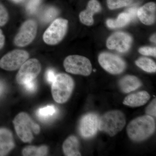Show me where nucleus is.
<instances>
[{
	"mask_svg": "<svg viewBox=\"0 0 156 156\" xmlns=\"http://www.w3.org/2000/svg\"><path fill=\"white\" fill-rule=\"evenodd\" d=\"M155 128L154 118L147 115L131 121L127 126V131L130 139L135 142H140L152 135Z\"/></svg>",
	"mask_w": 156,
	"mask_h": 156,
	"instance_id": "obj_1",
	"label": "nucleus"
},
{
	"mask_svg": "<svg viewBox=\"0 0 156 156\" xmlns=\"http://www.w3.org/2000/svg\"><path fill=\"white\" fill-rule=\"evenodd\" d=\"M14 128L17 135L23 142L30 143L34 139V134L40 132V127L27 113L20 112L13 121Z\"/></svg>",
	"mask_w": 156,
	"mask_h": 156,
	"instance_id": "obj_2",
	"label": "nucleus"
},
{
	"mask_svg": "<svg viewBox=\"0 0 156 156\" xmlns=\"http://www.w3.org/2000/svg\"><path fill=\"white\" fill-rule=\"evenodd\" d=\"M126 124V117L123 112L112 111L99 117L98 130L113 136L122 131Z\"/></svg>",
	"mask_w": 156,
	"mask_h": 156,
	"instance_id": "obj_3",
	"label": "nucleus"
},
{
	"mask_svg": "<svg viewBox=\"0 0 156 156\" xmlns=\"http://www.w3.org/2000/svg\"><path fill=\"white\" fill-rule=\"evenodd\" d=\"M52 95L58 103H63L69 99L74 87L72 78L68 75L59 73L56 75L52 83Z\"/></svg>",
	"mask_w": 156,
	"mask_h": 156,
	"instance_id": "obj_4",
	"label": "nucleus"
},
{
	"mask_svg": "<svg viewBox=\"0 0 156 156\" xmlns=\"http://www.w3.org/2000/svg\"><path fill=\"white\" fill-rule=\"evenodd\" d=\"M63 65L67 72L74 74L87 76L92 71L90 60L86 57L79 55L67 56L64 60Z\"/></svg>",
	"mask_w": 156,
	"mask_h": 156,
	"instance_id": "obj_5",
	"label": "nucleus"
},
{
	"mask_svg": "<svg viewBox=\"0 0 156 156\" xmlns=\"http://www.w3.org/2000/svg\"><path fill=\"white\" fill-rule=\"evenodd\" d=\"M68 23L66 20L57 19L45 31L43 35L44 41L49 45H55L61 41L67 31Z\"/></svg>",
	"mask_w": 156,
	"mask_h": 156,
	"instance_id": "obj_6",
	"label": "nucleus"
},
{
	"mask_svg": "<svg viewBox=\"0 0 156 156\" xmlns=\"http://www.w3.org/2000/svg\"><path fill=\"white\" fill-rule=\"evenodd\" d=\"M41 69V63L36 58L26 61L20 66L16 76L17 83L23 85L27 82L34 80Z\"/></svg>",
	"mask_w": 156,
	"mask_h": 156,
	"instance_id": "obj_7",
	"label": "nucleus"
},
{
	"mask_svg": "<svg viewBox=\"0 0 156 156\" xmlns=\"http://www.w3.org/2000/svg\"><path fill=\"white\" fill-rule=\"evenodd\" d=\"M29 55L24 50H13L6 54L0 60V67L8 71L18 69L29 58Z\"/></svg>",
	"mask_w": 156,
	"mask_h": 156,
	"instance_id": "obj_8",
	"label": "nucleus"
},
{
	"mask_svg": "<svg viewBox=\"0 0 156 156\" xmlns=\"http://www.w3.org/2000/svg\"><path fill=\"white\" fill-rule=\"evenodd\" d=\"M98 62L104 69L112 74L122 73L126 67V62L121 57L110 53H101Z\"/></svg>",
	"mask_w": 156,
	"mask_h": 156,
	"instance_id": "obj_9",
	"label": "nucleus"
},
{
	"mask_svg": "<svg viewBox=\"0 0 156 156\" xmlns=\"http://www.w3.org/2000/svg\"><path fill=\"white\" fill-rule=\"evenodd\" d=\"M37 32V24L35 21L33 20H27L14 38V44L20 47L27 46L34 41Z\"/></svg>",
	"mask_w": 156,
	"mask_h": 156,
	"instance_id": "obj_10",
	"label": "nucleus"
},
{
	"mask_svg": "<svg viewBox=\"0 0 156 156\" xmlns=\"http://www.w3.org/2000/svg\"><path fill=\"white\" fill-rule=\"evenodd\" d=\"M132 42V37L130 35L122 32H118L109 37L106 41V46L110 50L125 53L131 48Z\"/></svg>",
	"mask_w": 156,
	"mask_h": 156,
	"instance_id": "obj_11",
	"label": "nucleus"
},
{
	"mask_svg": "<svg viewBox=\"0 0 156 156\" xmlns=\"http://www.w3.org/2000/svg\"><path fill=\"white\" fill-rule=\"evenodd\" d=\"M98 115L92 113L82 117L79 128L81 136L85 138L94 136L98 130Z\"/></svg>",
	"mask_w": 156,
	"mask_h": 156,
	"instance_id": "obj_12",
	"label": "nucleus"
},
{
	"mask_svg": "<svg viewBox=\"0 0 156 156\" xmlns=\"http://www.w3.org/2000/svg\"><path fill=\"white\" fill-rule=\"evenodd\" d=\"M156 11L155 3H148L138 9L137 16L145 25H151L155 21Z\"/></svg>",
	"mask_w": 156,
	"mask_h": 156,
	"instance_id": "obj_13",
	"label": "nucleus"
},
{
	"mask_svg": "<svg viewBox=\"0 0 156 156\" xmlns=\"http://www.w3.org/2000/svg\"><path fill=\"white\" fill-rule=\"evenodd\" d=\"M101 10L100 3L97 0H90L88 3L87 9L80 14L81 22L85 25L91 26L94 23L93 16Z\"/></svg>",
	"mask_w": 156,
	"mask_h": 156,
	"instance_id": "obj_14",
	"label": "nucleus"
},
{
	"mask_svg": "<svg viewBox=\"0 0 156 156\" xmlns=\"http://www.w3.org/2000/svg\"><path fill=\"white\" fill-rule=\"evenodd\" d=\"M14 145L12 132L7 128H0V156L7 155Z\"/></svg>",
	"mask_w": 156,
	"mask_h": 156,
	"instance_id": "obj_15",
	"label": "nucleus"
},
{
	"mask_svg": "<svg viewBox=\"0 0 156 156\" xmlns=\"http://www.w3.org/2000/svg\"><path fill=\"white\" fill-rule=\"evenodd\" d=\"M150 98L147 92L140 91L128 95L123 101V104L128 106L136 107L144 105Z\"/></svg>",
	"mask_w": 156,
	"mask_h": 156,
	"instance_id": "obj_16",
	"label": "nucleus"
},
{
	"mask_svg": "<svg viewBox=\"0 0 156 156\" xmlns=\"http://www.w3.org/2000/svg\"><path fill=\"white\" fill-rule=\"evenodd\" d=\"M142 83L138 78L134 76H126L122 78L119 82L121 90L124 93L135 91L141 87Z\"/></svg>",
	"mask_w": 156,
	"mask_h": 156,
	"instance_id": "obj_17",
	"label": "nucleus"
},
{
	"mask_svg": "<svg viewBox=\"0 0 156 156\" xmlns=\"http://www.w3.org/2000/svg\"><path fill=\"white\" fill-rule=\"evenodd\" d=\"M79 149V140L74 136H69L65 140L62 145L63 153L66 156H81V153Z\"/></svg>",
	"mask_w": 156,
	"mask_h": 156,
	"instance_id": "obj_18",
	"label": "nucleus"
},
{
	"mask_svg": "<svg viewBox=\"0 0 156 156\" xmlns=\"http://www.w3.org/2000/svg\"><path fill=\"white\" fill-rule=\"evenodd\" d=\"M57 109L53 105H48L41 108L37 111V115L43 122H48L53 119L57 115Z\"/></svg>",
	"mask_w": 156,
	"mask_h": 156,
	"instance_id": "obj_19",
	"label": "nucleus"
},
{
	"mask_svg": "<svg viewBox=\"0 0 156 156\" xmlns=\"http://www.w3.org/2000/svg\"><path fill=\"white\" fill-rule=\"evenodd\" d=\"M131 21V17L127 12L121 13L116 20L108 19L106 24L111 28H117L123 27Z\"/></svg>",
	"mask_w": 156,
	"mask_h": 156,
	"instance_id": "obj_20",
	"label": "nucleus"
},
{
	"mask_svg": "<svg viewBox=\"0 0 156 156\" xmlns=\"http://www.w3.org/2000/svg\"><path fill=\"white\" fill-rule=\"evenodd\" d=\"M48 147L43 145L37 147L34 146H28L23 150V156H46L48 153Z\"/></svg>",
	"mask_w": 156,
	"mask_h": 156,
	"instance_id": "obj_21",
	"label": "nucleus"
},
{
	"mask_svg": "<svg viewBox=\"0 0 156 156\" xmlns=\"http://www.w3.org/2000/svg\"><path fill=\"white\" fill-rule=\"evenodd\" d=\"M136 65L140 69L148 73H154L156 71L155 62L146 57H141L135 62Z\"/></svg>",
	"mask_w": 156,
	"mask_h": 156,
	"instance_id": "obj_22",
	"label": "nucleus"
},
{
	"mask_svg": "<svg viewBox=\"0 0 156 156\" xmlns=\"http://www.w3.org/2000/svg\"><path fill=\"white\" fill-rule=\"evenodd\" d=\"M58 10L54 7L46 8L41 14V20L44 23L50 22L58 15Z\"/></svg>",
	"mask_w": 156,
	"mask_h": 156,
	"instance_id": "obj_23",
	"label": "nucleus"
},
{
	"mask_svg": "<svg viewBox=\"0 0 156 156\" xmlns=\"http://www.w3.org/2000/svg\"><path fill=\"white\" fill-rule=\"evenodd\" d=\"M133 0H107V5L109 9L111 10L119 9L129 5Z\"/></svg>",
	"mask_w": 156,
	"mask_h": 156,
	"instance_id": "obj_24",
	"label": "nucleus"
},
{
	"mask_svg": "<svg viewBox=\"0 0 156 156\" xmlns=\"http://www.w3.org/2000/svg\"><path fill=\"white\" fill-rule=\"evenodd\" d=\"M41 0H29L27 4L26 10L29 14H34L37 10Z\"/></svg>",
	"mask_w": 156,
	"mask_h": 156,
	"instance_id": "obj_25",
	"label": "nucleus"
},
{
	"mask_svg": "<svg viewBox=\"0 0 156 156\" xmlns=\"http://www.w3.org/2000/svg\"><path fill=\"white\" fill-rule=\"evenodd\" d=\"M9 19V15L7 10L0 4V26H2L7 23Z\"/></svg>",
	"mask_w": 156,
	"mask_h": 156,
	"instance_id": "obj_26",
	"label": "nucleus"
},
{
	"mask_svg": "<svg viewBox=\"0 0 156 156\" xmlns=\"http://www.w3.org/2000/svg\"><path fill=\"white\" fill-rule=\"evenodd\" d=\"M139 52L140 54L145 56H151L156 57V48H152L150 47H142L139 49Z\"/></svg>",
	"mask_w": 156,
	"mask_h": 156,
	"instance_id": "obj_27",
	"label": "nucleus"
},
{
	"mask_svg": "<svg viewBox=\"0 0 156 156\" xmlns=\"http://www.w3.org/2000/svg\"><path fill=\"white\" fill-rule=\"evenodd\" d=\"M156 100L154 99L146 108L147 115L151 117H156Z\"/></svg>",
	"mask_w": 156,
	"mask_h": 156,
	"instance_id": "obj_28",
	"label": "nucleus"
},
{
	"mask_svg": "<svg viewBox=\"0 0 156 156\" xmlns=\"http://www.w3.org/2000/svg\"><path fill=\"white\" fill-rule=\"evenodd\" d=\"M24 88L27 91L30 92H33L36 91L37 89V82L35 79L27 82L23 84Z\"/></svg>",
	"mask_w": 156,
	"mask_h": 156,
	"instance_id": "obj_29",
	"label": "nucleus"
},
{
	"mask_svg": "<svg viewBox=\"0 0 156 156\" xmlns=\"http://www.w3.org/2000/svg\"><path fill=\"white\" fill-rule=\"evenodd\" d=\"M55 72L53 69H49L47 70L46 73V77L47 80L50 83H52L56 77Z\"/></svg>",
	"mask_w": 156,
	"mask_h": 156,
	"instance_id": "obj_30",
	"label": "nucleus"
},
{
	"mask_svg": "<svg viewBox=\"0 0 156 156\" xmlns=\"http://www.w3.org/2000/svg\"><path fill=\"white\" fill-rule=\"evenodd\" d=\"M137 10H138V9L136 7H132V8H129L126 11L130 15L131 17V20H134L136 19V16H137Z\"/></svg>",
	"mask_w": 156,
	"mask_h": 156,
	"instance_id": "obj_31",
	"label": "nucleus"
},
{
	"mask_svg": "<svg viewBox=\"0 0 156 156\" xmlns=\"http://www.w3.org/2000/svg\"><path fill=\"white\" fill-rule=\"evenodd\" d=\"M5 38L2 30H0V49H2L5 44Z\"/></svg>",
	"mask_w": 156,
	"mask_h": 156,
	"instance_id": "obj_32",
	"label": "nucleus"
},
{
	"mask_svg": "<svg viewBox=\"0 0 156 156\" xmlns=\"http://www.w3.org/2000/svg\"><path fill=\"white\" fill-rule=\"evenodd\" d=\"M5 90V86L2 82H0V95L2 94Z\"/></svg>",
	"mask_w": 156,
	"mask_h": 156,
	"instance_id": "obj_33",
	"label": "nucleus"
},
{
	"mask_svg": "<svg viewBox=\"0 0 156 156\" xmlns=\"http://www.w3.org/2000/svg\"><path fill=\"white\" fill-rule=\"evenodd\" d=\"M151 41L152 42H154V43H156V34L153 35V36L151 37Z\"/></svg>",
	"mask_w": 156,
	"mask_h": 156,
	"instance_id": "obj_34",
	"label": "nucleus"
},
{
	"mask_svg": "<svg viewBox=\"0 0 156 156\" xmlns=\"http://www.w3.org/2000/svg\"><path fill=\"white\" fill-rule=\"evenodd\" d=\"M11 1H13L14 2L18 3L22 2L24 0H11Z\"/></svg>",
	"mask_w": 156,
	"mask_h": 156,
	"instance_id": "obj_35",
	"label": "nucleus"
}]
</instances>
